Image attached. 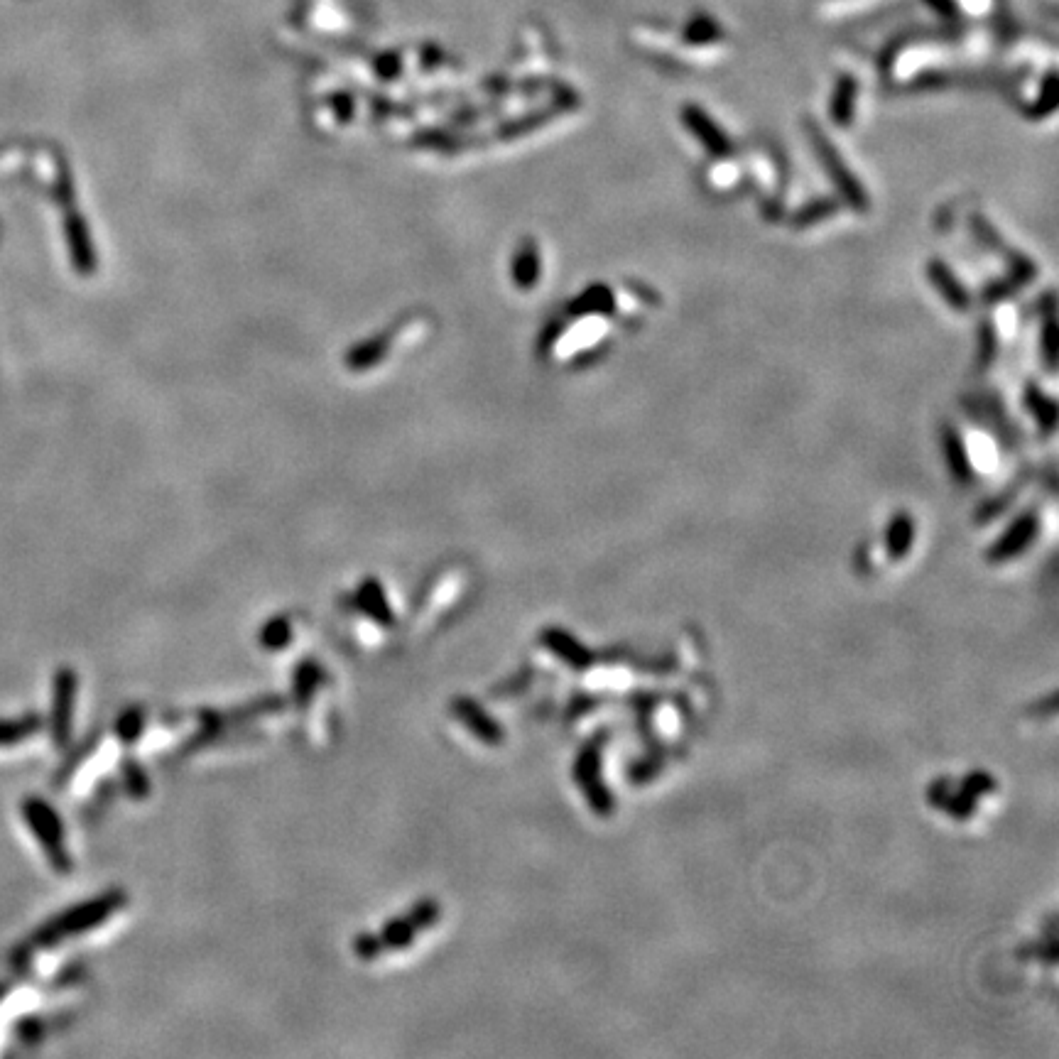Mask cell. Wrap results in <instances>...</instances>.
<instances>
[{"label":"cell","instance_id":"cell-1","mask_svg":"<svg viewBox=\"0 0 1059 1059\" xmlns=\"http://www.w3.org/2000/svg\"><path fill=\"white\" fill-rule=\"evenodd\" d=\"M23 814L30 824L32 834L37 836V841L45 849L47 858L57 871H69L72 861L69 854L64 851V834H62V822H59L57 814L52 812L50 805L42 800H27L23 805Z\"/></svg>","mask_w":1059,"mask_h":1059},{"label":"cell","instance_id":"cell-2","mask_svg":"<svg viewBox=\"0 0 1059 1059\" xmlns=\"http://www.w3.org/2000/svg\"><path fill=\"white\" fill-rule=\"evenodd\" d=\"M113 900H96V903L91 905H81V908H74L69 910L67 915L57 917V920L52 922V925H47L45 930L37 932V942L35 944H52L57 942V939L67 937V934H76V932H84L89 930V927H94L96 922H101L103 917L108 915V912L113 910Z\"/></svg>","mask_w":1059,"mask_h":1059},{"label":"cell","instance_id":"cell-3","mask_svg":"<svg viewBox=\"0 0 1059 1059\" xmlns=\"http://www.w3.org/2000/svg\"><path fill=\"white\" fill-rule=\"evenodd\" d=\"M76 680L69 670L57 672L54 677V709H52V731L54 741L64 743L72 726V704H74Z\"/></svg>","mask_w":1059,"mask_h":1059},{"label":"cell","instance_id":"cell-4","mask_svg":"<svg viewBox=\"0 0 1059 1059\" xmlns=\"http://www.w3.org/2000/svg\"><path fill=\"white\" fill-rule=\"evenodd\" d=\"M37 729H40V719H37V716H23V719L0 721V746H10V743L25 741V738H30Z\"/></svg>","mask_w":1059,"mask_h":1059},{"label":"cell","instance_id":"cell-5","mask_svg":"<svg viewBox=\"0 0 1059 1059\" xmlns=\"http://www.w3.org/2000/svg\"><path fill=\"white\" fill-rule=\"evenodd\" d=\"M3 993H5V986H0V998H3Z\"/></svg>","mask_w":1059,"mask_h":1059}]
</instances>
